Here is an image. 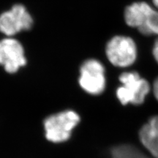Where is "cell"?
I'll use <instances>...</instances> for the list:
<instances>
[{
  "label": "cell",
  "instance_id": "30bf717a",
  "mask_svg": "<svg viewBox=\"0 0 158 158\" xmlns=\"http://www.w3.org/2000/svg\"><path fill=\"white\" fill-rule=\"evenodd\" d=\"M153 55L155 56L156 61L158 62V39L156 40L155 45H154Z\"/></svg>",
  "mask_w": 158,
  "mask_h": 158
},
{
  "label": "cell",
  "instance_id": "8992f818",
  "mask_svg": "<svg viewBox=\"0 0 158 158\" xmlns=\"http://www.w3.org/2000/svg\"><path fill=\"white\" fill-rule=\"evenodd\" d=\"M26 64L24 50L19 40L8 37L0 41V65L7 73H16Z\"/></svg>",
  "mask_w": 158,
  "mask_h": 158
},
{
  "label": "cell",
  "instance_id": "6da1fadb",
  "mask_svg": "<svg viewBox=\"0 0 158 158\" xmlns=\"http://www.w3.org/2000/svg\"><path fill=\"white\" fill-rule=\"evenodd\" d=\"M119 81L122 86L116 90V96L122 105L143 103L150 90L145 79L135 72H127L120 75Z\"/></svg>",
  "mask_w": 158,
  "mask_h": 158
},
{
  "label": "cell",
  "instance_id": "3957f363",
  "mask_svg": "<svg viewBox=\"0 0 158 158\" xmlns=\"http://www.w3.org/2000/svg\"><path fill=\"white\" fill-rule=\"evenodd\" d=\"M106 56L114 66L126 68L135 62L137 48L130 37L116 36L106 45Z\"/></svg>",
  "mask_w": 158,
  "mask_h": 158
},
{
  "label": "cell",
  "instance_id": "5b68a950",
  "mask_svg": "<svg viewBox=\"0 0 158 158\" xmlns=\"http://www.w3.org/2000/svg\"><path fill=\"white\" fill-rule=\"evenodd\" d=\"M79 84L89 94H101L106 87L105 68L96 59H89L81 65Z\"/></svg>",
  "mask_w": 158,
  "mask_h": 158
},
{
  "label": "cell",
  "instance_id": "8fae6325",
  "mask_svg": "<svg viewBox=\"0 0 158 158\" xmlns=\"http://www.w3.org/2000/svg\"><path fill=\"white\" fill-rule=\"evenodd\" d=\"M153 91H154V94H155L156 99L158 100V78L156 79L155 83H154Z\"/></svg>",
  "mask_w": 158,
  "mask_h": 158
},
{
  "label": "cell",
  "instance_id": "52a82bcc",
  "mask_svg": "<svg viewBox=\"0 0 158 158\" xmlns=\"http://www.w3.org/2000/svg\"><path fill=\"white\" fill-rule=\"evenodd\" d=\"M143 145L155 158H158V116H154L141 127L139 133Z\"/></svg>",
  "mask_w": 158,
  "mask_h": 158
},
{
  "label": "cell",
  "instance_id": "277c9868",
  "mask_svg": "<svg viewBox=\"0 0 158 158\" xmlns=\"http://www.w3.org/2000/svg\"><path fill=\"white\" fill-rule=\"evenodd\" d=\"M33 25V19L22 5H15L10 10L0 15V31L11 37L23 30H29Z\"/></svg>",
  "mask_w": 158,
  "mask_h": 158
},
{
  "label": "cell",
  "instance_id": "7a4b0ae2",
  "mask_svg": "<svg viewBox=\"0 0 158 158\" xmlns=\"http://www.w3.org/2000/svg\"><path fill=\"white\" fill-rule=\"evenodd\" d=\"M79 121V116L73 110H65L49 116L44 122L47 139L54 143L67 141Z\"/></svg>",
  "mask_w": 158,
  "mask_h": 158
},
{
  "label": "cell",
  "instance_id": "ba28073f",
  "mask_svg": "<svg viewBox=\"0 0 158 158\" xmlns=\"http://www.w3.org/2000/svg\"><path fill=\"white\" fill-rule=\"evenodd\" d=\"M138 29L144 35H158V11L148 6Z\"/></svg>",
  "mask_w": 158,
  "mask_h": 158
},
{
  "label": "cell",
  "instance_id": "9c48e42d",
  "mask_svg": "<svg viewBox=\"0 0 158 158\" xmlns=\"http://www.w3.org/2000/svg\"><path fill=\"white\" fill-rule=\"evenodd\" d=\"M110 155L111 158H150L135 147L129 144H123L113 148Z\"/></svg>",
  "mask_w": 158,
  "mask_h": 158
},
{
  "label": "cell",
  "instance_id": "7c38bea8",
  "mask_svg": "<svg viewBox=\"0 0 158 158\" xmlns=\"http://www.w3.org/2000/svg\"><path fill=\"white\" fill-rule=\"evenodd\" d=\"M153 2L155 4V5L158 8V0H153Z\"/></svg>",
  "mask_w": 158,
  "mask_h": 158
}]
</instances>
